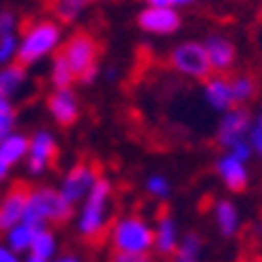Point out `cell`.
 Returning <instances> with one entry per match:
<instances>
[{"mask_svg": "<svg viewBox=\"0 0 262 262\" xmlns=\"http://www.w3.org/2000/svg\"><path fill=\"white\" fill-rule=\"evenodd\" d=\"M204 49H206L208 61H211V68L215 75H225L227 71H232V66L236 61V47L227 35H220V33L206 35Z\"/></svg>", "mask_w": 262, "mask_h": 262, "instance_id": "cell-13", "label": "cell"}, {"mask_svg": "<svg viewBox=\"0 0 262 262\" xmlns=\"http://www.w3.org/2000/svg\"><path fill=\"white\" fill-rule=\"evenodd\" d=\"M202 248H204L202 236L196 234V232H187L185 236H180L178 251H176L173 257H190V260H199V255H202Z\"/></svg>", "mask_w": 262, "mask_h": 262, "instance_id": "cell-25", "label": "cell"}, {"mask_svg": "<svg viewBox=\"0 0 262 262\" xmlns=\"http://www.w3.org/2000/svg\"><path fill=\"white\" fill-rule=\"evenodd\" d=\"M59 157V141L49 129H38L31 136V145H28V155H26V173L33 178L45 176L52 164Z\"/></svg>", "mask_w": 262, "mask_h": 262, "instance_id": "cell-8", "label": "cell"}, {"mask_svg": "<svg viewBox=\"0 0 262 262\" xmlns=\"http://www.w3.org/2000/svg\"><path fill=\"white\" fill-rule=\"evenodd\" d=\"M24 262H47V260H40V257H35V255H31V253H26Z\"/></svg>", "mask_w": 262, "mask_h": 262, "instance_id": "cell-35", "label": "cell"}, {"mask_svg": "<svg viewBox=\"0 0 262 262\" xmlns=\"http://www.w3.org/2000/svg\"><path fill=\"white\" fill-rule=\"evenodd\" d=\"M26 204H28V190L24 185H14L0 194V234H5L14 225L24 223Z\"/></svg>", "mask_w": 262, "mask_h": 262, "instance_id": "cell-12", "label": "cell"}, {"mask_svg": "<svg viewBox=\"0 0 262 262\" xmlns=\"http://www.w3.org/2000/svg\"><path fill=\"white\" fill-rule=\"evenodd\" d=\"M98 178H101V176H98V171H96L94 164L77 162L63 173V178L59 180L56 190L61 192V196H63L71 206H80L82 199L89 194V190L96 185Z\"/></svg>", "mask_w": 262, "mask_h": 262, "instance_id": "cell-7", "label": "cell"}, {"mask_svg": "<svg viewBox=\"0 0 262 262\" xmlns=\"http://www.w3.org/2000/svg\"><path fill=\"white\" fill-rule=\"evenodd\" d=\"M171 262H199V260H190V257H173Z\"/></svg>", "mask_w": 262, "mask_h": 262, "instance_id": "cell-36", "label": "cell"}, {"mask_svg": "<svg viewBox=\"0 0 262 262\" xmlns=\"http://www.w3.org/2000/svg\"><path fill=\"white\" fill-rule=\"evenodd\" d=\"M215 173H218L220 183L227 187L229 192H244L248 187V169L246 162L234 157L232 152H225L215 162Z\"/></svg>", "mask_w": 262, "mask_h": 262, "instance_id": "cell-15", "label": "cell"}, {"mask_svg": "<svg viewBox=\"0 0 262 262\" xmlns=\"http://www.w3.org/2000/svg\"><path fill=\"white\" fill-rule=\"evenodd\" d=\"M213 218L218 225L220 236H234L239 232V211L229 199H218L215 206H213Z\"/></svg>", "mask_w": 262, "mask_h": 262, "instance_id": "cell-20", "label": "cell"}, {"mask_svg": "<svg viewBox=\"0 0 262 262\" xmlns=\"http://www.w3.org/2000/svg\"><path fill=\"white\" fill-rule=\"evenodd\" d=\"M28 87V68L21 63H10L0 68V98H14Z\"/></svg>", "mask_w": 262, "mask_h": 262, "instance_id": "cell-17", "label": "cell"}, {"mask_svg": "<svg viewBox=\"0 0 262 262\" xmlns=\"http://www.w3.org/2000/svg\"><path fill=\"white\" fill-rule=\"evenodd\" d=\"M204 101L218 113H227V110L236 108L234 96H232V84L229 77L225 75H211L208 80H204Z\"/></svg>", "mask_w": 262, "mask_h": 262, "instance_id": "cell-16", "label": "cell"}, {"mask_svg": "<svg viewBox=\"0 0 262 262\" xmlns=\"http://www.w3.org/2000/svg\"><path fill=\"white\" fill-rule=\"evenodd\" d=\"M155 229V253L159 257H173L180 244V232L178 223L169 211H162L152 225Z\"/></svg>", "mask_w": 262, "mask_h": 262, "instance_id": "cell-14", "label": "cell"}, {"mask_svg": "<svg viewBox=\"0 0 262 262\" xmlns=\"http://www.w3.org/2000/svg\"><path fill=\"white\" fill-rule=\"evenodd\" d=\"M0 262H24V257L19 253H14L10 246L0 244Z\"/></svg>", "mask_w": 262, "mask_h": 262, "instance_id": "cell-32", "label": "cell"}, {"mask_svg": "<svg viewBox=\"0 0 262 262\" xmlns=\"http://www.w3.org/2000/svg\"><path fill=\"white\" fill-rule=\"evenodd\" d=\"M75 206L66 202L54 185H38L28 190L26 204V223L33 227H49V225H63L73 218Z\"/></svg>", "mask_w": 262, "mask_h": 262, "instance_id": "cell-4", "label": "cell"}, {"mask_svg": "<svg viewBox=\"0 0 262 262\" xmlns=\"http://www.w3.org/2000/svg\"><path fill=\"white\" fill-rule=\"evenodd\" d=\"M28 145H31V136H26L21 131H12V134L0 138V159L10 166L26 162Z\"/></svg>", "mask_w": 262, "mask_h": 262, "instance_id": "cell-18", "label": "cell"}, {"mask_svg": "<svg viewBox=\"0 0 262 262\" xmlns=\"http://www.w3.org/2000/svg\"><path fill=\"white\" fill-rule=\"evenodd\" d=\"M169 66L187 80H208L213 75L204 42H196V40H185L176 45L169 52Z\"/></svg>", "mask_w": 262, "mask_h": 262, "instance_id": "cell-6", "label": "cell"}, {"mask_svg": "<svg viewBox=\"0 0 262 262\" xmlns=\"http://www.w3.org/2000/svg\"><path fill=\"white\" fill-rule=\"evenodd\" d=\"M136 24L147 35H173L183 26V16L178 10L159 5H145L136 14Z\"/></svg>", "mask_w": 262, "mask_h": 262, "instance_id": "cell-9", "label": "cell"}, {"mask_svg": "<svg viewBox=\"0 0 262 262\" xmlns=\"http://www.w3.org/2000/svg\"><path fill=\"white\" fill-rule=\"evenodd\" d=\"M49 262H82V260L75 253H63V255H56L54 260H49Z\"/></svg>", "mask_w": 262, "mask_h": 262, "instance_id": "cell-33", "label": "cell"}, {"mask_svg": "<svg viewBox=\"0 0 262 262\" xmlns=\"http://www.w3.org/2000/svg\"><path fill=\"white\" fill-rule=\"evenodd\" d=\"M251 113L244 108V105H236V108L223 113L218 122V131H215V141L223 150H229L234 147L236 143L246 141L248 138V129H251Z\"/></svg>", "mask_w": 262, "mask_h": 262, "instance_id": "cell-10", "label": "cell"}, {"mask_svg": "<svg viewBox=\"0 0 262 262\" xmlns=\"http://www.w3.org/2000/svg\"><path fill=\"white\" fill-rule=\"evenodd\" d=\"M89 5H92V0H52L49 10H52L56 21L66 26V24H75L89 10Z\"/></svg>", "mask_w": 262, "mask_h": 262, "instance_id": "cell-21", "label": "cell"}, {"mask_svg": "<svg viewBox=\"0 0 262 262\" xmlns=\"http://www.w3.org/2000/svg\"><path fill=\"white\" fill-rule=\"evenodd\" d=\"M63 59L68 61V66L75 73V80L82 84H92L98 77V47L96 38L87 31H77L73 33L68 40H63L59 49Z\"/></svg>", "mask_w": 262, "mask_h": 262, "instance_id": "cell-5", "label": "cell"}, {"mask_svg": "<svg viewBox=\"0 0 262 262\" xmlns=\"http://www.w3.org/2000/svg\"><path fill=\"white\" fill-rule=\"evenodd\" d=\"M47 113L63 129L75 124L82 113V103L75 89H52V94L47 96Z\"/></svg>", "mask_w": 262, "mask_h": 262, "instance_id": "cell-11", "label": "cell"}, {"mask_svg": "<svg viewBox=\"0 0 262 262\" xmlns=\"http://www.w3.org/2000/svg\"><path fill=\"white\" fill-rule=\"evenodd\" d=\"M145 192L159 202H164L171 196V180L164 173H150L145 178Z\"/></svg>", "mask_w": 262, "mask_h": 262, "instance_id": "cell-26", "label": "cell"}, {"mask_svg": "<svg viewBox=\"0 0 262 262\" xmlns=\"http://www.w3.org/2000/svg\"><path fill=\"white\" fill-rule=\"evenodd\" d=\"M52 89H71L75 84V73L68 66V61L63 59L61 52H56V56H52V63H49V75H47Z\"/></svg>", "mask_w": 262, "mask_h": 262, "instance_id": "cell-23", "label": "cell"}, {"mask_svg": "<svg viewBox=\"0 0 262 262\" xmlns=\"http://www.w3.org/2000/svg\"><path fill=\"white\" fill-rule=\"evenodd\" d=\"M16 131V108L10 98H0V138Z\"/></svg>", "mask_w": 262, "mask_h": 262, "instance_id": "cell-27", "label": "cell"}, {"mask_svg": "<svg viewBox=\"0 0 262 262\" xmlns=\"http://www.w3.org/2000/svg\"><path fill=\"white\" fill-rule=\"evenodd\" d=\"M10 171H12L10 164H5L3 159H0V185H3V183H5V180L10 178Z\"/></svg>", "mask_w": 262, "mask_h": 262, "instance_id": "cell-34", "label": "cell"}, {"mask_svg": "<svg viewBox=\"0 0 262 262\" xmlns=\"http://www.w3.org/2000/svg\"><path fill=\"white\" fill-rule=\"evenodd\" d=\"M145 5H159V7H171V10H180V7L194 5L196 0H143Z\"/></svg>", "mask_w": 262, "mask_h": 262, "instance_id": "cell-31", "label": "cell"}, {"mask_svg": "<svg viewBox=\"0 0 262 262\" xmlns=\"http://www.w3.org/2000/svg\"><path fill=\"white\" fill-rule=\"evenodd\" d=\"M229 84H232V96H234V105H244L251 103L257 94V82L253 80L251 75L246 73H239V75L229 77Z\"/></svg>", "mask_w": 262, "mask_h": 262, "instance_id": "cell-24", "label": "cell"}, {"mask_svg": "<svg viewBox=\"0 0 262 262\" xmlns=\"http://www.w3.org/2000/svg\"><path fill=\"white\" fill-rule=\"evenodd\" d=\"M248 143H251L253 152L262 157V110L253 117L251 129H248Z\"/></svg>", "mask_w": 262, "mask_h": 262, "instance_id": "cell-29", "label": "cell"}, {"mask_svg": "<svg viewBox=\"0 0 262 262\" xmlns=\"http://www.w3.org/2000/svg\"><path fill=\"white\" fill-rule=\"evenodd\" d=\"M115 208V185L113 180L101 176L96 185L89 190V194L82 199L75 215V232L84 241H98L108 234L110 215Z\"/></svg>", "mask_w": 262, "mask_h": 262, "instance_id": "cell-1", "label": "cell"}, {"mask_svg": "<svg viewBox=\"0 0 262 262\" xmlns=\"http://www.w3.org/2000/svg\"><path fill=\"white\" fill-rule=\"evenodd\" d=\"M134 262H152V260H150V257L145 255V257H136V260H134Z\"/></svg>", "mask_w": 262, "mask_h": 262, "instance_id": "cell-37", "label": "cell"}, {"mask_svg": "<svg viewBox=\"0 0 262 262\" xmlns=\"http://www.w3.org/2000/svg\"><path fill=\"white\" fill-rule=\"evenodd\" d=\"M63 45V26L56 19H38L19 35V54L16 63L38 66L47 56L56 54Z\"/></svg>", "mask_w": 262, "mask_h": 262, "instance_id": "cell-2", "label": "cell"}, {"mask_svg": "<svg viewBox=\"0 0 262 262\" xmlns=\"http://www.w3.org/2000/svg\"><path fill=\"white\" fill-rule=\"evenodd\" d=\"M35 229L38 227H33L31 223H19L14 225V227L10 229V232H5V239H3V244L10 246L14 253H19V255H26L28 251H31V244H33V236H35Z\"/></svg>", "mask_w": 262, "mask_h": 262, "instance_id": "cell-22", "label": "cell"}, {"mask_svg": "<svg viewBox=\"0 0 262 262\" xmlns=\"http://www.w3.org/2000/svg\"><path fill=\"white\" fill-rule=\"evenodd\" d=\"M19 54V35H0V68L16 63Z\"/></svg>", "mask_w": 262, "mask_h": 262, "instance_id": "cell-28", "label": "cell"}, {"mask_svg": "<svg viewBox=\"0 0 262 262\" xmlns=\"http://www.w3.org/2000/svg\"><path fill=\"white\" fill-rule=\"evenodd\" d=\"M19 14L14 10H0V35H16Z\"/></svg>", "mask_w": 262, "mask_h": 262, "instance_id": "cell-30", "label": "cell"}, {"mask_svg": "<svg viewBox=\"0 0 262 262\" xmlns=\"http://www.w3.org/2000/svg\"><path fill=\"white\" fill-rule=\"evenodd\" d=\"M108 241L113 253L145 257L150 255V251H155V229L143 215L126 213L113 220L108 229Z\"/></svg>", "mask_w": 262, "mask_h": 262, "instance_id": "cell-3", "label": "cell"}, {"mask_svg": "<svg viewBox=\"0 0 262 262\" xmlns=\"http://www.w3.org/2000/svg\"><path fill=\"white\" fill-rule=\"evenodd\" d=\"M61 241L56 236V232L52 227H38L35 229V236H33L31 244V255L40 257V260H54L56 255H61Z\"/></svg>", "mask_w": 262, "mask_h": 262, "instance_id": "cell-19", "label": "cell"}]
</instances>
